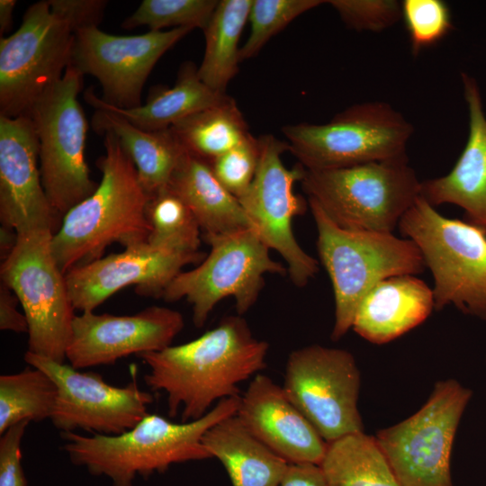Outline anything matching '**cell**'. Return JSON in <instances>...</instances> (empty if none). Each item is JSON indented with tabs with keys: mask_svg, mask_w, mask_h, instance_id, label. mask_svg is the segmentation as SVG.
I'll list each match as a JSON object with an SVG mask.
<instances>
[{
	"mask_svg": "<svg viewBox=\"0 0 486 486\" xmlns=\"http://www.w3.org/2000/svg\"><path fill=\"white\" fill-rule=\"evenodd\" d=\"M268 347L238 314L192 341L138 356L148 367L146 384L166 394L168 415L180 412L181 422H188L239 396L238 384L266 368Z\"/></svg>",
	"mask_w": 486,
	"mask_h": 486,
	"instance_id": "1",
	"label": "cell"
},
{
	"mask_svg": "<svg viewBox=\"0 0 486 486\" xmlns=\"http://www.w3.org/2000/svg\"><path fill=\"white\" fill-rule=\"evenodd\" d=\"M103 136L104 154L96 161L101 181L63 217L52 237V251L65 274L102 257L113 243L126 248L147 242L150 232L149 196L136 167L112 134Z\"/></svg>",
	"mask_w": 486,
	"mask_h": 486,
	"instance_id": "2",
	"label": "cell"
},
{
	"mask_svg": "<svg viewBox=\"0 0 486 486\" xmlns=\"http://www.w3.org/2000/svg\"><path fill=\"white\" fill-rule=\"evenodd\" d=\"M239 396L220 400L203 417L176 423L148 413L135 427L115 436L62 432L63 450L70 461L112 486H132L138 476L163 472L172 464L212 458L202 444L204 434L237 413Z\"/></svg>",
	"mask_w": 486,
	"mask_h": 486,
	"instance_id": "3",
	"label": "cell"
},
{
	"mask_svg": "<svg viewBox=\"0 0 486 486\" xmlns=\"http://www.w3.org/2000/svg\"><path fill=\"white\" fill-rule=\"evenodd\" d=\"M317 248L334 292L335 321L331 338L338 340L352 328L363 298L392 276L421 274L426 266L417 245L393 233L346 230L335 224L312 200Z\"/></svg>",
	"mask_w": 486,
	"mask_h": 486,
	"instance_id": "4",
	"label": "cell"
},
{
	"mask_svg": "<svg viewBox=\"0 0 486 486\" xmlns=\"http://www.w3.org/2000/svg\"><path fill=\"white\" fill-rule=\"evenodd\" d=\"M314 201L338 227L392 233L420 196L421 181L408 157L346 167L306 170L301 181Z\"/></svg>",
	"mask_w": 486,
	"mask_h": 486,
	"instance_id": "5",
	"label": "cell"
},
{
	"mask_svg": "<svg viewBox=\"0 0 486 486\" xmlns=\"http://www.w3.org/2000/svg\"><path fill=\"white\" fill-rule=\"evenodd\" d=\"M403 238L418 248L434 278L435 309L454 305L486 320V232L440 214L422 196L399 222Z\"/></svg>",
	"mask_w": 486,
	"mask_h": 486,
	"instance_id": "6",
	"label": "cell"
},
{
	"mask_svg": "<svg viewBox=\"0 0 486 486\" xmlns=\"http://www.w3.org/2000/svg\"><path fill=\"white\" fill-rule=\"evenodd\" d=\"M84 76L68 66L62 77L34 103L40 177L57 216L63 217L97 188L86 160L87 121L78 101Z\"/></svg>",
	"mask_w": 486,
	"mask_h": 486,
	"instance_id": "7",
	"label": "cell"
},
{
	"mask_svg": "<svg viewBox=\"0 0 486 486\" xmlns=\"http://www.w3.org/2000/svg\"><path fill=\"white\" fill-rule=\"evenodd\" d=\"M289 151L306 170H325L406 157L412 125L390 104L352 105L323 124L285 125Z\"/></svg>",
	"mask_w": 486,
	"mask_h": 486,
	"instance_id": "8",
	"label": "cell"
},
{
	"mask_svg": "<svg viewBox=\"0 0 486 486\" xmlns=\"http://www.w3.org/2000/svg\"><path fill=\"white\" fill-rule=\"evenodd\" d=\"M211 249L196 267L180 272L161 294L172 302L183 298L193 306V322L201 328L218 302L235 301L238 315L258 299L266 274L284 275L287 268L270 256V248L253 228L202 235Z\"/></svg>",
	"mask_w": 486,
	"mask_h": 486,
	"instance_id": "9",
	"label": "cell"
},
{
	"mask_svg": "<svg viewBox=\"0 0 486 486\" xmlns=\"http://www.w3.org/2000/svg\"><path fill=\"white\" fill-rule=\"evenodd\" d=\"M17 234L14 248L2 261L1 282L17 296L27 318V351L64 363L76 314L52 251L54 232L34 229Z\"/></svg>",
	"mask_w": 486,
	"mask_h": 486,
	"instance_id": "10",
	"label": "cell"
},
{
	"mask_svg": "<svg viewBox=\"0 0 486 486\" xmlns=\"http://www.w3.org/2000/svg\"><path fill=\"white\" fill-rule=\"evenodd\" d=\"M472 392L454 379L437 382L426 403L375 438L400 486H454L451 454Z\"/></svg>",
	"mask_w": 486,
	"mask_h": 486,
	"instance_id": "11",
	"label": "cell"
},
{
	"mask_svg": "<svg viewBox=\"0 0 486 486\" xmlns=\"http://www.w3.org/2000/svg\"><path fill=\"white\" fill-rule=\"evenodd\" d=\"M75 29L50 4H32L21 26L0 39V115H28L34 103L68 68Z\"/></svg>",
	"mask_w": 486,
	"mask_h": 486,
	"instance_id": "12",
	"label": "cell"
},
{
	"mask_svg": "<svg viewBox=\"0 0 486 486\" xmlns=\"http://www.w3.org/2000/svg\"><path fill=\"white\" fill-rule=\"evenodd\" d=\"M360 385V371L349 351L313 344L290 353L282 387L330 443L364 431L358 410Z\"/></svg>",
	"mask_w": 486,
	"mask_h": 486,
	"instance_id": "13",
	"label": "cell"
},
{
	"mask_svg": "<svg viewBox=\"0 0 486 486\" xmlns=\"http://www.w3.org/2000/svg\"><path fill=\"white\" fill-rule=\"evenodd\" d=\"M260 157L253 182L239 197L241 206L264 243L278 252L287 265L292 282L298 287L307 285L319 272V261L307 254L295 238L293 219L305 212L303 200L293 193L306 169L298 164L287 168L282 154L288 143L274 135L259 138Z\"/></svg>",
	"mask_w": 486,
	"mask_h": 486,
	"instance_id": "14",
	"label": "cell"
},
{
	"mask_svg": "<svg viewBox=\"0 0 486 486\" xmlns=\"http://www.w3.org/2000/svg\"><path fill=\"white\" fill-rule=\"evenodd\" d=\"M24 361L42 370L55 382L58 395L50 420L62 432L85 430L115 436L135 427L148 412L152 395L132 380L123 387L107 383L96 373H84L70 364L27 351Z\"/></svg>",
	"mask_w": 486,
	"mask_h": 486,
	"instance_id": "15",
	"label": "cell"
},
{
	"mask_svg": "<svg viewBox=\"0 0 486 486\" xmlns=\"http://www.w3.org/2000/svg\"><path fill=\"white\" fill-rule=\"evenodd\" d=\"M193 30L182 27L120 36L95 25L79 28L74 34L68 65L98 80L104 103L134 108L142 104L143 86L158 59Z\"/></svg>",
	"mask_w": 486,
	"mask_h": 486,
	"instance_id": "16",
	"label": "cell"
},
{
	"mask_svg": "<svg viewBox=\"0 0 486 486\" xmlns=\"http://www.w3.org/2000/svg\"><path fill=\"white\" fill-rule=\"evenodd\" d=\"M184 326L183 315L150 306L132 315H76L66 359L76 369L114 364L122 357L160 351L171 346Z\"/></svg>",
	"mask_w": 486,
	"mask_h": 486,
	"instance_id": "17",
	"label": "cell"
},
{
	"mask_svg": "<svg viewBox=\"0 0 486 486\" xmlns=\"http://www.w3.org/2000/svg\"><path fill=\"white\" fill-rule=\"evenodd\" d=\"M202 251L176 253L144 242L126 248L90 263L73 267L66 274L69 298L75 310L94 311L121 289L136 285L140 295L160 298L170 282L190 264H200Z\"/></svg>",
	"mask_w": 486,
	"mask_h": 486,
	"instance_id": "18",
	"label": "cell"
},
{
	"mask_svg": "<svg viewBox=\"0 0 486 486\" xmlns=\"http://www.w3.org/2000/svg\"><path fill=\"white\" fill-rule=\"evenodd\" d=\"M0 220L17 233L60 226L42 185L35 128L27 115H0Z\"/></svg>",
	"mask_w": 486,
	"mask_h": 486,
	"instance_id": "19",
	"label": "cell"
},
{
	"mask_svg": "<svg viewBox=\"0 0 486 486\" xmlns=\"http://www.w3.org/2000/svg\"><path fill=\"white\" fill-rule=\"evenodd\" d=\"M246 428L288 464L320 465L327 443L282 386L257 374L240 396L236 413Z\"/></svg>",
	"mask_w": 486,
	"mask_h": 486,
	"instance_id": "20",
	"label": "cell"
},
{
	"mask_svg": "<svg viewBox=\"0 0 486 486\" xmlns=\"http://www.w3.org/2000/svg\"><path fill=\"white\" fill-rule=\"evenodd\" d=\"M469 112V135L464 148L446 176L421 182L420 196L436 207H461L464 220L486 232V116L476 80L462 73Z\"/></svg>",
	"mask_w": 486,
	"mask_h": 486,
	"instance_id": "21",
	"label": "cell"
},
{
	"mask_svg": "<svg viewBox=\"0 0 486 486\" xmlns=\"http://www.w3.org/2000/svg\"><path fill=\"white\" fill-rule=\"evenodd\" d=\"M435 309L433 289L412 274L389 277L363 298L352 329L376 345L391 342L423 323Z\"/></svg>",
	"mask_w": 486,
	"mask_h": 486,
	"instance_id": "22",
	"label": "cell"
},
{
	"mask_svg": "<svg viewBox=\"0 0 486 486\" xmlns=\"http://www.w3.org/2000/svg\"><path fill=\"white\" fill-rule=\"evenodd\" d=\"M230 96L213 91L198 76V68L188 61L180 67L173 87L150 89L145 104L122 109L104 103L93 87L84 93L85 101L94 109L115 112L134 126L148 131L171 128L180 121L226 101Z\"/></svg>",
	"mask_w": 486,
	"mask_h": 486,
	"instance_id": "23",
	"label": "cell"
},
{
	"mask_svg": "<svg viewBox=\"0 0 486 486\" xmlns=\"http://www.w3.org/2000/svg\"><path fill=\"white\" fill-rule=\"evenodd\" d=\"M167 187L191 209L202 235L254 229L238 198L218 181L209 163L198 157L185 151Z\"/></svg>",
	"mask_w": 486,
	"mask_h": 486,
	"instance_id": "24",
	"label": "cell"
},
{
	"mask_svg": "<svg viewBox=\"0 0 486 486\" xmlns=\"http://www.w3.org/2000/svg\"><path fill=\"white\" fill-rule=\"evenodd\" d=\"M202 444L224 466L232 486H280L289 464L256 438L235 415L210 429Z\"/></svg>",
	"mask_w": 486,
	"mask_h": 486,
	"instance_id": "25",
	"label": "cell"
},
{
	"mask_svg": "<svg viewBox=\"0 0 486 486\" xmlns=\"http://www.w3.org/2000/svg\"><path fill=\"white\" fill-rule=\"evenodd\" d=\"M91 124L96 133H111L117 139L134 164L140 183L149 197L168 186L185 152L170 129L144 130L122 116L102 109H94Z\"/></svg>",
	"mask_w": 486,
	"mask_h": 486,
	"instance_id": "26",
	"label": "cell"
},
{
	"mask_svg": "<svg viewBox=\"0 0 486 486\" xmlns=\"http://www.w3.org/2000/svg\"><path fill=\"white\" fill-rule=\"evenodd\" d=\"M320 467L328 486H400L375 436L364 431L327 443Z\"/></svg>",
	"mask_w": 486,
	"mask_h": 486,
	"instance_id": "27",
	"label": "cell"
},
{
	"mask_svg": "<svg viewBox=\"0 0 486 486\" xmlns=\"http://www.w3.org/2000/svg\"><path fill=\"white\" fill-rule=\"evenodd\" d=\"M252 0H221L203 30L205 50L198 76L215 92L226 94L240 63V35L248 22Z\"/></svg>",
	"mask_w": 486,
	"mask_h": 486,
	"instance_id": "28",
	"label": "cell"
},
{
	"mask_svg": "<svg viewBox=\"0 0 486 486\" xmlns=\"http://www.w3.org/2000/svg\"><path fill=\"white\" fill-rule=\"evenodd\" d=\"M169 129L184 151L207 162L233 148L251 134L242 112L230 96Z\"/></svg>",
	"mask_w": 486,
	"mask_h": 486,
	"instance_id": "29",
	"label": "cell"
},
{
	"mask_svg": "<svg viewBox=\"0 0 486 486\" xmlns=\"http://www.w3.org/2000/svg\"><path fill=\"white\" fill-rule=\"evenodd\" d=\"M58 389L42 370L27 367L0 376V434L28 420L41 421L53 413Z\"/></svg>",
	"mask_w": 486,
	"mask_h": 486,
	"instance_id": "30",
	"label": "cell"
},
{
	"mask_svg": "<svg viewBox=\"0 0 486 486\" xmlns=\"http://www.w3.org/2000/svg\"><path fill=\"white\" fill-rule=\"evenodd\" d=\"M148 218L152 247L176 253L200 251L201 227L187 204L168 187L149 197Z\"/></svg>",
	"mask_w": 486,
	"mask_h": 486,
	"instance_id": "31",
	"label": "cell"
},
{
	"mask_svg": "<svg viewBox=\"0 0 486 486\" xmlns=\"http://www.w3.org/2000/svg\"><path fill=\"white\" fill-rule=\"evenodd\" d=\"M218 3L217 0H143L124 19L122 27L132 30L139 26H148L149 31L187 27L203 31Z\"/></svg>",
	"mask_w": 486,
	"mask_h": 486,
	"instance_id": "32",
	"label": "cell"
},
{
	"mask_svg": "<svg viewBox=\"0 0 486 486\" xmlns=\"http://www.w3.org/2000/svg\"><path fill=\"white\" fill-rule=\"evenodd\" d=\"M326 3L321 0H252L250 33L240 48V62L258 54L266 42L295 18Z\"/></svg>",
	"mask_w": 486,
	"mask_h": 486,
	"instance_id": "33",
	"label": "cell"
},
{
	"mask_svg": "<svg viewBox=\"0 0 486 486\" xmlns=\"http://www.w3.org/2000/svg\"><path fill=\"white\" fill-rule=\"evenodd\" d=\"M400 7L414 55L436 44L453 28L450 9L442 0H404Z\"/></svg>",
	"mask_w": 486,
	"mask_h": 486,
	"instance_id": "34",
	"label": "cell"
},
{
	"mask_svg": "<svg viewBox=\"0 0 486 486\" xmlns=\"http://www.w3.org/2000/svg\"><path fill=\"white\" fill-rule=\"evenodd\" d=\"M259 157V140L250 134L241 143L208 163L218 181L238 199L254 180Z\"/></svg>",
	"mask_w": 486,
	"mask_h": 486,
	"instance_id": "35",
	"label": "cell"
},
{
	"mask_svg": "<svg viewBox=\"0 0 486 486\" xmlns=\"http://www.w3.org/2000/svg\"><path fill=\"white\" fill-rule=\"evenodd\" d=\"M346 26L356 31H382L401 18L400 4L393 0H329Z\"/></svg>",
	"mask_w": 486,
	"mask_h": 486,
	"instance_id": "36",
	"label": "cell"
},
{
	"mask_svg": "<svg viewBox=\"0 0 486 486\" xmlns=\"http://www.w3.org/2000/svg\"><path fill=\"white\" fill-rule=\"evenodd\" d=\"M30 421L19 422L0 438V486H27L22 465L21 444Z\"/></svg>",
	"mask_w": 486,
	"mask_h": 486,
	"instance_id": "37",
	"label": "cell"
},
{
	"mask_svg": "<svg viewBox=\"0 0 486 486\" xmlns=\"http://www.w3.org/2000/svg\"><path fill=\"white\" fill-rule=\"evenodd\" d=\"M50 6L74 27L98 26L108 1L104 0H49Z\"/></svg>",
	"mask_w": 486,
	"mask_h": 486,
	"instance_id": "38",
	"label": "cell"
},
{
	"mask_svg": "<svg viewBox=\"0 0 486 486\" xmlns=\"http://www.w3.org/2000/svg\"><path fill=\"white\" fill-rule=\"evenodd\" d=\"M20 302L14 292L3 282L0 283V329L15 333H28V320L18 310Z\"/></svg>",
	"mask_w": 486,
	"mask_h": 486,
	"instance_id": "39",
	"label": "cell"
},
{
	"mask_svg": "<svg viewBox=\"0 0 486 486\" xmlns=\"http://www.w3.org/2000/svg\"><path fill=\"white\" fill-rule=\"evenodd\" d=\"M280 486H328L318 464H289Z\"/></svg>",
	"mask_w": 486,
	"mask_h": 486,
	"instance_id": "40",
	"label": "cell"
},
{
	"mask_svg": "<svg viewBox=\"0 0 486 486\" xmlns=\"http://www.w3.org/2000/svg\"><path fill=\"white\" fill-rule=\"evenodd\" d=\"M17 232L5 226L0 228V256L4 260L13 251L17 243Z\"/></svg>",
	"mask_w": 486,
	"mask_h": 486,
	"instance_id": "41",
	"label": "cell"
},
{
	"mask_svg": "<svg viewBox=\"0 0 486 486\" xmlns=\"http://www.w3.org/2000/svg\"><path fill=\"white\" fill-rule=\"evenodd\" d=\"M15 0H0V34L6 33L13 25V13Z\"/></svg>",
	"mask_w": 486,
	"mask_h": 486,
	"instance_id": "42",
	"label": "cell"
},
{
	"mask_svg": "<svg viewBox=\"0 0 486 486\" xmlns=\"http://www.w3.org/2000/svg\"><path fill=\"white\" fill-rule=\"evenodd\" d=\"M485 363H486V357H485Z\"/></svg>",
	"mask_w": 486,
	"mask_h": 486,
	"instance_id": "43",
	"label": "cell"
}]
</instances>
